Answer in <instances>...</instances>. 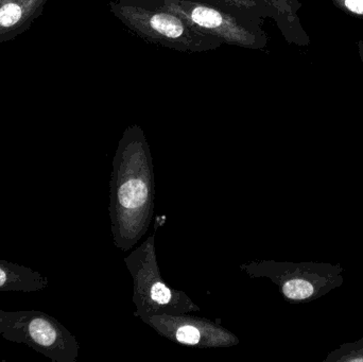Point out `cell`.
Returning a JSON list of instances; mask_svg holds the SVG:
<instances>
[{"label": "cell", "instance_id": "1", "mask_svg": "<svg viewBox=\"0 0 363 362\" xmlns=\"http://www.w3.org/2000/svg\"><path fill=\"white\" fill-rule=\"evenodd\" d=\"M111 12L140 38L174 49L181 52H207L215 50L223 42L194 28L185 19L153 6H144L134 0L110 2Z\"/></svg>", "mask_w": 363, "mask_h": 362}, {"label": "cell", "instance_id": "2", "mask_svg": "<svg viewBox=\"0 0 363 362\" xmlns=\"http://www.w3.org/2000/svg\"><path fill=\"white\" fill-rule=\"evenodd\" d=\"M134 1L174 13L200 31L219 38L223 44L255 50H262L268 44L267 34L262 29V23L215 4L194 0Z\"/></svg>", "mask_w": 363, "mask_h": 362}, {"label": "cell", "instance_id": "3", "mask_svg": "<svg viewBox=\"0 0 363 362\" xmlns=\"http://www.w3.org/2000/svg\"><path fill=\"white\" fill-rule=\"evenodd\" d=\"M0 336L25 344L55 362L72 361L77 355L76 342L67 329L42 312L0 310Z\"/></svg>", "mask_w": 363, "mask_h": 362}, {"label": "cell", "instance_id": "4", "mask_svg": "<svg viewBox=\"0 0 363 362\" xmlns=\"http://www.w3.org/2000/svg\"><path fill=\"white\" fill-rule=\"evenodd\" d=\"M342 266L330 263L283 264L279 265L281 293L290 302L315 301L342 286Z\"/></svg>", "mask_w": 363, "mask_h": 362}, {"label": "cell", "instance_id": "5", "mask_svg": "<svg viewBox=\"0 0 363 362\" xmlns=\"http://www.w3.org/2000/svg\"><path fill=\"white\" fill-rule=\"evenodd\" d=\"M48 284L44 276L31 268L0 261V291L34 293L46 288Z\"/></svg>", "mask_w": 363, "mask_h": 362}, {"label": "cell", "instance_id": "6", "mask_svg": "<svg viewBox=\"0 0 363 362\" xmlns=\"http://www.w3.org/2000/svg\"><path fill=\"white\" fill-rule=\"evenodd\" d=\"M194 1L215 4L259 23H262V19L273 18L277 21V25H279V13L264 0H194Z\"/></svg>", "mask_w": 363, "mask_h": 362}, {"label": "cell", "instance_id": "7", "mask_svg": "<svg viewBox=\"0 0 363 362\" xmlns=\"http://www.w3.org/2000/svg\"><path fill=\"white\" fill-rule=\"evenodd\" d=\"M148 198V188L140 180L128 181L119 189L118 199L121 205L129 210L140 208Z\"/></svg>", "mask_w": 363, "mask_h": 362}, {"label": "cell", "instance_id": "8", "mask_svg": "<svg viewBox=\"0 0 363 362\" xmlns=\"http://www.w3.org/2000/svg\"><path fill=\"white\" fill-rule=\"evenodd\" d=\"M324 362H363V337L341 344L337 350L328 353Z\"/></svg>", "mask_w": 363, "mask_h": 362}, {"label": "cell", "instance_id": "9", "mask_svg": "<svg viewBox=\"0 0 363 362\" xmlns=\"http://www.w3.org/2000/svg\"><path fill=\"white\" fill-rule=\"evenodd\" d=\"M273 6L279 13V27L284 33L287 34V29L296 18V14L300 4L298 0H264Z\"/></svg>", "mask_w": 363, "mask_h": 362}, {"label": "cell", "instance_id": "10", "mask_svg": "<svg viewBox=\"0 0 363 362\" xmlns=\"http://www.w3.org/2000/svg\"><path fill=\"white\" fill-rule=\"evenodd\" d=\"M21 10L17 4H8L0 9V25L2 27H11L19 21Z\"/></svg>", "mask_w": 363, "mask_h": 362}, {"label": "cell", "instance_id": "11", "mask_svg": "<svg viewBox=\"0 0 363 362\" xmlns=\"http://www.w3.org/2000/svg\"><path fill=\"white\" fill-rule=\"evenodd\" d=\"M200 332L194 327H182L177 332L176 338L179 342L184 344H190V346H194L198 344L200 341Z\"/></svg>", "mask_w": 363, "mask_h": 362}, {"label": "cell", "instance_id": "12", "mask_svg": "<svg viewBox=\"0 0 363 362\" xmlns=\"http://www.w3.org/2000/svg\"><path fill=\"white\" fill-rule=\"evenodd\" d=\"M151 299L160 304H168L172 300V291L162 283H157L151 288Z\"/></svg>", "mask_w": 363, "mask_h": 362}, {"label": "cell", "instance_id": "13", "mask_svg": "<svg viewBox=\"0 0 363 362\" xmlns=\"http://www.w3.org/2000/svg\"><path fill=\"white\" fill-rule=\"evenodd\" d=\"M345 6L350 12L363 15V0H345Z\"/></svg>", "mask_w": 363, "mask_h": 362}, {"label": "cell", "instance_id": "14", "mask_svg": "<svg viewBox=\"0 0 363 362\" xmlns=\"http://www.w3.org/2000/svg\"><path fill=\"white\" fill-rule=\"evenodd\" d=\"M359 48H360V55H362V61H363V43H360Z\"/></svg>", "mask_w": 363, "mask_h": 362}]
</instances>
